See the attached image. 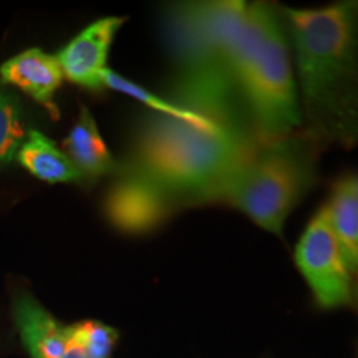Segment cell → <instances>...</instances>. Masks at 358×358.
<instances>
[{
	"mask_svg": "<svg viewBox=\"0 0 358 358\" xmlns=\"http://www.w3.org/2000/svg\"><path fill=\"white\" fill-rule=\"evenodd\" d=\"M64 146L66 150L65 155L82 173L85 181H95L118 169V164L103 141L95 118L87 106L80 108L77 123L66 136Z\"/></svg>",
	"mask_w": 358,
	"mask_h": 358,
	"instance_id": "8fae6325",
	"label": "cell"
},
{
	"mask_svg": "<svg viewBox=\"0 0 358 358\" xmlns=\"http://www.w3.org/2000/svg\"><path fill=\"white\" fill-rule=\"evenodd\" d=\"M69 337L70 345L78 347L90 358H110L118 340V332L101 322L87 320L69 325Z\"/></svg>",
	"mask_w": 358,
	"mask_h": 358,
	"instance_id": "2e32d148",
	"label": "cell"
},
{
	"mask_svg": "<svg viewBox=\"0 0 358 358\" xmlns=\"http://www.w3.org/2000/svg\"><path fill=\"white\" fill-rule=\"evenodd\" d=\"M357 280H358V277H357Z\"/></svg>",
	"mask_w": 358,
	"mask_h": 358,
	"instance_id": "d6986e66",
	"label": "cell"
},
{
	"mask_svg": "<svg viewBox=\"0 0 358 358\" xmlns=\"http://www.w3.org/2000/svg\"><path fill=\"white\" fill-rule=\"evenodd\" d=\"M232 73L259 141L280 140L301 129L294 62L280 8L249 3Z\"/></svg>",
	"mask_w": 358,
	"mask_h": 358,
	"instance_id": "3957f363",
	"label": "cell"
},
{
	"mask_svg": "<svg viewBox=\"0 0 358 358\" xmlns=\"http://www.w3.org/2000/svg\"><path fill=\"white\" fill-rule=\"evenodd\" d=\"M124 20L122 17H103L71 38L57 55L64 78L92 92L105 88L103 73L108 69L106 60L115 35Z\"/></svg>",
	"mask_w": 358,
	"mask_h": 358,
	"instance_id": "ba28073f",
	"label": "cell"
},
{
	"mask_svg": "<svg viewBox=\"0 0 358 358\" xmlns=\"http://www.w3.org/2000/svg\"><path fill=\"white\" fill-rule=\"evenodd\" d=\"M280 12L294 52L303 133L319 148H357L358 2Z\"/></svg>",
	"mask_w": 358,
	"mask_h": 358,
	"instance_id": "6da1fadb",
	"label": "cell"
},
{
	"mask_svg": "<svg viewBox=\"0 0 358 358\" xmlns=\"http://www.w3.org/2000/svg\"><path fill=\"white\" fill-rule=\"evenodd\" d=\"M355 299H357V302H358V280L355 279Z\"/></svg>",
	"mask_w": 358,
	"mask_h": 358,
	"instance_id": "ac0fdd59",
	"label": "cell"
},
{
	"mask_svg": "<svg viewBox=\"0 0 358 358\" xmlns=\"http://www.w3.org/2000/svg\"><path fill=\"white\" fill-rule=\"evenodd\" d=\"M176 211L174 204L155 186L118 173L105 199L108 221L124 234H146Z\"/></svg>",
	"mask_w": 358,
	"mask_h": 358,
	"instance_id": "52a82bcc",
	"label": "cell"
},
{
	"mask_svg": "<svg viewBox=\"0 0 358 358\" xmlns=\"http://www.w3.org/2000/svg\"><path fill=\"white\" fill-rule=\"evenodd\" d=\"M103 87L115 90V92L134 98L136 101H140L145 106H148L153 113L171 116V118L182 120V122H187L192 124H199V127L217 124L211 122V120L204 118V116L194 113V111L182 108V106L176 105V103H173L171 100H166V98L155 95L153 92H150V90L141 87V85L131 82V80L122 77V75L116 73V71L111 69H106L105 73H103Z\"/></svg>",
	"mask_w": 358,
	"mask_h": 358,
	"instance_id": "5bb4252c",
	"label": "cell"
},
{
	"mask_svg": "<svg viewBox=\"0 0 358 358\" xmlns=\"http://www.w3.org/2000/svg\"><path fill=\"white\" fill-rule=\"evenodd\" d=\"M294 259L320 307L337 308L353 302L355 277L347 266L324 206L303 231Z\"/></svg>",
	"mask_w": 358,
	"mask_h": 358,
	"instance_id": "8992f818",
	"label": "cell"
},
{
	"mask_svg": "<svg viewBox=\"0 0 358 358\" xmlns=\"http://www.w3.org/2000/svg\"><path fill=\"white\" fill-rule=\"evenodd\" d=\"M15 161L32 176L50 185H80L85 182L82 173L75 168L69 156L57 148L38 129H29L27 140L17 153Z\"/></svg>",
	"mask_w": 358,
	"mask_h": 358,
	"instance_id": "7c38bea8",
	"label": "cell"
},
{
	"mask_svg": "<svg viewBox=\"0 0 358 358\" xmlns=\"http://www.w3.org/2000/svg\"><path fill=\"white\" fill-rule=\"evenodd\" d=\"M330 227L337 237L340 249L352 275L358 277V203L350 176L340 178L324 204Z\"/></svg>",
	"mask_w": 358,
	"mask_h": 358,
	"instance_id": "4fadbf2b",
	"label": "cell"
},
{
	"mask_svg": "<svg viewBox=\"0 0 358 358\" xmlns=\"http://www.w3.org/2000/svg\"><path fill=\"white\" fill-rule=\"evenodd\" d=\"M27 134L19 98L10 90L0 88V169L15 161Z\"/></svg>",
	"mask_w": 358,
	"mask_h": 358,
	"instance_id": "9a60e30c",
	"label": "cell"
},
{
	"mask_svg": "<svg viewBox=\"0 0 358 358\" xmlns=\"http://www.w3.org/2000/svg\"><path fill=\"white\" fill-rule=\"evenodd\" d=\"M163 29L174 69L171 101L221 127L254 134L239 87L201 19L198 2L168 6Z\"/></svg>",
	"mask_w": 358,
	"mask_h": 358,
	"instance_id": "277c9868",
	"label": "cell"
},
{
	"mask_svg": "<svg viewBox=\"0 0 358 358\" xmlns=\"http://www.w3.org/2000/svg\"><path fill=\"white\" fill-rule=\"evenodd\" d=\"M0 78L6 85L27 93L55 120L60 116L53 98L64 82V71L57 57L48 55L40 48H29L0 66Z\"/></svg>",
	"mask_w": 358,
	"mask_h": 358,
	"instance_id": "9c48e42d",
	"label": "cell"
},
{
	"mask_svg": "<svg viewBox=\"0 0 358 358\" xmlns=\"http://www.w3.org/2000/svg\"><path fill=\"white\" fill-rule=\"evenodd\" d=\"M257 143L254 134L221 124L199 127L153 113L143 120L131 153L116 173L155 186L176 209L214 203Z\"/></svg>",
	"mask_w": 358,
	"mask_h": 358,
	"instance_id": "7a4b0ae2",
	"label": "cell"
},
{
	"mask_svg": "<svg viewBox=\"0 0 358 358\" xmlns=\"http://www.w3.org/2000/svg\"><path fill=\"white\" fill-rule=\"evenodd\" d=\"M350 179H352L353 192H355V198H357V203H358V174H350Z\"/></svg>",
	"mask_w": 358,
	"mask_h": 358,
	"instance_id": "e0dca14e",
	"label": "cell"
},
{
	"mask_svg": "<svg viewBox=\"0 0 358 358\" xmlns=\"http://www.w3.org/2000/svg\"><path fill=\"white\" fill-rule=\"evenodd\" d=\"M319 150L306 133L259 141L214 203L229 204L264 231L282 236L290 213L315 182Z\"/></svg>",
	"mask_w": 358,
	"mask_h": 358,
	"instance_id": "5b68a950",
	"label": "cell"
},
{
	"mask_svg": "<svg viewBox=\"0 0 358 358\" xmlns=\"http://www.w3.org/2000/svg\"><path fill=\"white\" fill-rule=\"evenodd\" d=\"M13 320L30 358H65L70 350L69 325L60 324L30 295L13 302Z\"/></svg>",
	"mask_w": 358,
	"mask_h": 358,
	"instance_id": "30bf717a",
	"label": "cell"
}]
</instances>
